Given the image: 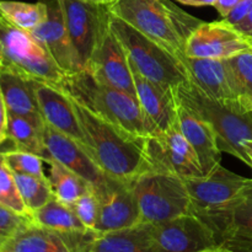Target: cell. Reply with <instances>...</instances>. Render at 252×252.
Masks as SVG:
<instances>
[{"mask_svg":"<svg viewBox=\"0 0 252 252\" xmlns=\"http://www.w3.org/2000/svg\"><path fill=\"white\" fill-rule=\"evenodd\" d=\"M0 206L25 217H31L21 198L14 174L5 164L0 165Z\"/></svg>","mask_w":252,"mask_h":252,"instance_id":"1f68e13d","label":"cell"},{"mask_svg":"<svg viewBox=\"0 0 252 252\" xmlns=\"http://www.w3.org/2000/svg\"><path fill=\"white\" fill-rule=\"evenodd\" d=\"M70 207L79 220L85 225V228L95 231L98 212H100V202H98L95 189H91L90 191L84 193L74 203H71Z\"/></svg>","mask_w":252,"mask_h":252,"instance_id":"d6a6232c","label":"cell"},{"mask_svg":"<svg viewBox=\"0 0 252 252\" xmlns=\"http://www.w3.org/2000/svg\"><path fill=\"white\" fill-rule=\"evenodd\" d=\"M95 192L100 202L96 233L122 230L140 224L139 206L132 181H121L110 177Z\"/></svg>","mask_w":252,"mask_h":252,"instance_id":"4fadbf2b","label":"cell"},{"mask_svg":"<svg viewBox=\"0 0 252 252\" xmlns=\"http://www.w3.org/2000/svg\"><path fill=\"white\" fill-rule=\"evenodd\" d=\"M69 97L73 101L80 121L86 147L90 150L94 160L107 176L121 181H133L140 174L148 171L143 148L144 139L133 137L70 95Z\"/></svg>","mask_w":252,"mask_h":252,"instance_id":"6da1fadb","label":"cell"},{"mask_svg":"<svg viewBox=\"0 0 252 252\" xmlns=\"http://www.w3.org/2000/svg\"><path fill=\"white\" fill-rule=\"evenodd\" d=\"M130 63V61H129ZM135 97L155 133L165 132L176 125V95L144 78L130 63Z\"/></svg>","mask_w":252,"mask_h":252,"instance_id":"44dd1931","label":"cell"},{"mask_svg":"<svg viewBox=\"0 0 252 252\" xmlns=\"http://www.w3.org/2000/svg\"><path fill=\"white\" fill-rule=\"evenodd\" d=\"M251 180L219 165L208 174L189 177L184 181L193 204V213L202 216L230 203Z\"/></svg>","mask_w":252,"mask_h":252,"instance_id":"8fae6325","label":"cell"},{"mask_svg":"<svg viewBox=\"0 0 252 252\" xmlns=\"http://www.w3.org/2000/svg\"><path fill=\"white\" fill-rule=\"evenodd\" d=\"M44 125L43 120H32L9 113L6 140L12 143L14 149L33 153L46 160L47 153L43 144Z\"/></svg>","mask_w":252,"mask_h":252,"instance_id":"d4e9b609","label":"cell"},{"mask_svg":"<svg viewBox=\"0 0 252 252\" xmlns=\"http://www.w3.org/2000/svg\"><path fill=\"white\" fill-rule=\"evenodd\" d=\"M33 88L44 123L86 145L80 121L68 94L59 86L43 81L33 80Z\"/></svg>","mask_w":252,"mask_h":252,"instance_id":"d6986e66","label":"cell"},{"mask_svg":"<svg viewBox=\"0 0 252 252\" xmlns=\"http://www.w3.org/2000/svg\"><path fill=\"white\" fill-rule=\"evenodd\" d=\"M0 12L15 26L30 32L47 19L48 7L44 0L37 2L0 0Z\"/></svg>","mask_w":252,"mask_h":252,"instance_id":"83f0119b","label":"cell"},{"mask_svg":"<svg viewBox=\"0 0 252 252\" xmlns=\"http://www.w3.org/2000/svg\"><path fill=\"white\" fill-rule=\"evenodd\" d=\"M252 49V41L228 22H202L187 38L185 57L187 58L229 59L241 52Z\"/></svg>","mask_w":252,"mask_h":252,"instance_id":"7c38bea8","label":"cell"},{"mask_svg":"<svg viewBox=\"0 0 252 252\" xmlns=\"http://www.w3.org/2000/svg\"><path fill=\"white\" fill-rule=\"evenodd\" d=\"M30 221H32L31 217L21 216L6 207L0 206V249Z\"/></svg>","mask_w":252,"mask_h":252,"instance_id":"836d02e7","label":"cell"},{"mask_svg":"<svg viewBox=\"0 0 252 252\" xmlns=\"http://www.w3.org/2000/svg\"><path fill=\"white\" fill-rule=\"evenodd\" d=\"M14 177L30 214L43 207L53 197L48 177H36L22 174H14Z\"/></svg>","mask_w":252,"mask_h":252,"instance_id":"f1b7e54d","label":"cell"},{"mask_svg":"<svg viewBox=\"0 0 252 252\" xmlns=\"http://www.w3.org/2000/svg\"><path fill=\"white\" fill-rule=\"evenodd\" d=\"M176 94L186 105L208 121L218 137L221 152L238 158L251 167L245 150L246 140H252V118L236 105H226L209 97L191 79L176 89Z\"/></svg>","mask_w":252,"mask_h":252,"instance_id":"277c9868","label":"cell"},{"mask_svg":"<svg viewBox=\"0 0 252 252\" xmlns=\"http://www.w3.org/2000/svg\"><path fill=\"white\" fill-rule=\"evenodd\" d=\"M0 52L5 66L32 80L61 86L68 75L29 31L15 26L1 12Z\"/></svg>","mask_w":252,"mask_h":252,"instance_id":"52a82bcc","label":"cell"},{"mask_svg":"<svg viewBox=\"0 0 252 252\" xmlns=\"http://www.w3.org/2000/svg\"><path fill=\"white\" fill-rule=\"evenodd\" d=\"M4 153V162L14 174L30 175L36 177H47L44 174V159L33 153L19 149H10Z\"/></svg>","mask_w":252,"mask_h":252,"instance_id":"4dcf8cb0","label":"cell"},{"mask_svg":"<svg viewBox=\"0 0 252 252\" xmlns=\"http://www.w3.org/2000/svg\"><path fill=\"white\" fill-rule=\"evenodd\" d=\"M98 83L135 96L129 58L120 39L108 26L84 69Z\"/></svg>","mask_w":252,"mask_h":252,"instance_id":"5bb4252c","label":"cell"},{"mask_svg":"<svg viewBox=\"0 0 252 252\" xmlns=\"http://www.w3.org/2000/svg\"><path fill=\"white\" fill-rule=\"evenodd\" d=\"M43 144L47 153L46 160L53 159L61 162L86 180L94 189L102 187L110 179V176H107L94 160L90 150L85 144L64 133L58 132L48 125H44Z\"/></svg>","mask_w":252,"mask_h":252,"instance_id":"9a60e30c","label":"cell"},{"mask_svg":"<svg viewBox=\"0 0 252 252\" xmlns=\"http://www.w3.org/2000/svg\"><path fill=\"white\" fill-rule=\"evenodd\" d=\"M46 162L49 165L47 177L51 184L53 197L63 203L70 206L79 197L94 189L86 180L62 165L61 162L53 159H47Z\"/></svg>","mask_w":252,"mask_h":252,"instance_id":"4316f807","label":"cell"},{"mask_svg":"<svg viewBox=\"0 0 252 252\" xmlns=\"http://www.w3.org/2000/svg\"><path fill=\"white\" fill-rule=\"evenodd\" d=\"M140 212V224H159L193 213V204L182 177L145 171L132 181Z\"/></svg>","mask_w":252,"mask_h":252,"instance_id":"8992f818","label":"cell"},{"mask_svg":"<svg viewBox=\"0 0 252 252\" xmlns=\"http://www.w3.org/2000/svg\"><path fill=\"white\" fill-rule=\"evenodd\" d=\"M149 231L154 252H197L219 245L211 225L194 213L153 224Z\"/></svg>","mask_w":252,"mask_h":252,"instance_id":"30bf717a","label":"cell"},{"mask_svg":"<svg viewBox=\"0 0 252 252\" xmlns=\"http://www.w3.org/2000/svg\"><path fill=\"white\" fill-rule=\"evenodd\" d=\"M7 121H9V111H7L4 97L0 91V145L6 140Z\"/></svg>","mask_w":252,"mask_h":252,"instance_id":"d590c367","label":"cell"},{"mask_svg":"<svg viewBox=\"0 0 252 252\" xmlns=\"http://www.w3.org/2000/svg\"><path fill=\"white\" fill-rule=\"evenodd\" d=\"M231 252H252V243L248 244H239V245L229 248Z\"/></svg>","mask_w":252,"mask_h":252,"instance_id":"ab89813d","label":"cell"},{"mask_svg":"<svg viewBox=\"0 0 252 252\" xmlns=\"http://www.w3.org/2000/svg\"><path fill=\"white\" fill-rule=\"evenodd\" d=\"M31 218L38 225L63 235L89 230L79 220L71 207L61 202L56 197H52L43 207L33 212Z\"/></svg>","mask_w":252,"mask_h":252,"instance_id":"484cf974","label":"cell"},{"mask_svg":"<svg viewBox=\"0 0 252 252\" xmlns=\"http://www.w3.org/2000/svg\"><path fill=\"white\" fill-rule=\"evenodd\" d=\"M197 252H231V250L224 245H218V246H214V248L206 249V250L197 251Z\"/></svg>","mask_w":252,"mask_h":252,"instance_id":"60d3db41","label":"cell"},{"mask_svg":"<svg viewBox=\"0 0 252 252\" xmlns=\"http://www.w3.org/2000/svg\"><path fill=\"white\" fill-rule=\"evenodd\" d=\"M176 123L191 147L193 148L203 175L213 171L221 165V149L218 137L208 121L192 110L177 96L176 90Z\"/></svg>","mask_w":252,"mask_h":252,"instance_id":"ac0fdd59","label":"cell"},{"mask_svg":"<svg viewBox=\"0 0 252 252\" xmlns=\"http://www.w3.org/2000/svg\"><path fill=\"white\" fill-rule=\"evenodd\" d=\"M238 91L239 102L248 112L252 108V49L228 59Z\"/></svg>","mask_w":252,"mask_h":252,"instance_id":"f546056e","label":"cell"},{"mask_svg":"<svg viewBox=\"0 0 252 252\" xmlns=\"http://www.w3.org/2000/svg\"><path fill=\"white\" fill-rule=\"evenodd\" d=\"M64 24L84 69L103 33L110 26L108 5L93 4L84 0H57Z\"/></svg>","mask_w":252,"mask_h":252,"instance_id":"9c48e42d","label":"cell"},{"mask_svg":"<svg viewBox=\"0 0 252 252\" xmlns=\"http://www.w3.org/2000/svg\"><path fill=\"white\" fill-rule=\"evenodd\" d=\"M245 150L248 153L249 158L251 160V169H252V140H246L245 142Z\"/></svg>","mask_w":252,"mask_h":252,"instance_id":"b9f144b4","label":"cell"},{"mask_svg":"<svg viewBox=\"0 0 252 252\" xmlns=\"http://www.w3.org/2000/svg\"><path fill=\"white\" fill-rule=\"evenodd\" d=\"M0 252H73V249L65 236L32 220L20 229Z\"/></svg>","mask_w":252,"mask_h":252,"instance_id":"cb8c5ba5","label":"cell"},{"mask_svg":"<svg viewBox=\"0 0 252 252\" xmlns=\"http://www.w3.org/2000/svg\"><path fill=\"white\" fill-rule=\"evenodd\" d=\"M108 10L179 59L185 58L189 34L203 22L171 0H115Z\"/></svg>","mask_w":252,"mask_h":252,"instance_id":"7a4b0ae2","label":"cell"},{"mask_svg":"<svg viewBox=\"0 0 252 252\" xmlns=\"http://www.w3.org/2000/svg\"><path fill=\"white\" fill-rule=\"evenodd\" d=\"M248 113H249V116H250V117L252 118V108H251V110L248 111Z\"/></svg>","mask_w":252,"mask_h":252,"instance_id":"bcb514c9","label":"cell"},{"mask_svg":"<svg viewBox=\"0 0 252 252\" xmlns=\"http://www.w3.org/2000/svg\"><path fill=\"white\" fill-rule=\"evenodd\" d=\"M231 26H233V25H231ZM234 27H235V30H238L241 34H244V36L248 37L249 39L252 41V10L250 11V14H249L243 21L234 25Z\"/></svg>","mask_w":252,"mask_h":252,"instance_id":"74e56055","label":"cell"},{"mask_svg":"<svg viewBox=\"0 0 252 252\" xmlns=\"http://www.w3.org/2000/svg\"><path fill=\"white\" fill-rule=\"evenodd\" d=\"M148 171L176 175L182 179L203 175L193 148L185 138L177 123L165 132L144 139Z\"/></svg>","mask_w":252,"mask_h":252,"instance_id":"ba28073f","label":"cell"},{"mask_svg":"<svg viewBox=\"0 0 252 252\" xmlns=\"http://www.w3.org/2000/svg\"><path fill=\"white\" fill-rule=\"evenodd\" d=\"M182 61L186 66L189 79L209 97L218 102L241 107L228 59L185 57Z\"/></svg>","mask_w":252,"mask_h":252,"instance_id":"ffe728a7","label":"cell"},{"mask_svg":"<svg viewBox=\"0 0 252 252\" xmlns=\"http://www.w3.org/2000/svg\"><path fill=\"white\" fill-rule=\"evenodd\" d=\"M59 88L133 137L145 139L155 134L134 95L98 83L86 70L68 74Z\"/></svg>","mask_w":252,"mask_h":252,"instance_id":"3957f363","label":"cell"},{"mask_svg":"<svg viewBox=\"0 0 252 252\" xmlns=\"http://www.w3.org/2000/svg\"><path fill=\"white\" fill-rule=\"evenodd\" d=\"M80 252H154L149 225L138 224L122 230L91 231Z\"/></svg>","mask_w":252,"mask_h":252,"instance_id":"7402d4cb","label":"cell"},{"mask_svg":"<svg viewBox=\"0 0 252 252\" xmlns=\"http://www.w3.org/2000/svg\"><path fill=\"white\" fill-rule=\"evenodd\" d=\"M240 1H243V0H217L213 7H216L218 14L224 19Z\"/></svg>","mask_w":252,"mask_h":252,"instance_id":"8d00e7d4","label":"cell"},{"mask_svg":"<svg viewBox=\"0 0 252 252\" xmlns=\"http://www.w3.org/2000/svg\"><path fill=\"white\" fill-rule=\"evenodd\" d=\"M48 7L47 19L30 31L37 42L47 51L54 63L65 74L84 70L73 41L64 24L63 15L57 0H44Z\"/></svg>","mask_w":252,"mask_h":252,"instance_id":"e0dca14e","label":"cell"},{"mask_svg":"<svg viewBox=\"0 0 252 252\" xmlns=\"http://www.w3.org/2000/svg\"><path fill=\"white\" fill-rule=\"evenodd\" d=\"M0 91L10 115L43 120L34 95L32 79L2 65L0 68Z\"/></svg>","mask_w":252,"mask_h":252,"instance_id":"603a6c76","label":"cell"},{"mask_svg":"<svg viewBox=\"0 0 252 252\" xmlns=\"http://www.w3.org/2000/svg\"><path fill=\"white\" fill-rule=\"evenodd\" d=\"M252 10V0H243V1L239 2L225 17H224V21L228 22L229 25H236L240 21H243Z\"/></svg>","mask_w":252,"mask_h":252,"instance_id":"e575fe53","label":"cell"},{"mask_svg":"<svg viewBox=\"0 0 252 252\" xmlns=\"http://www.w3.org/2000/svg\"><path fill=\"white\" fill-rule=\"evenodd\" d=\"M2 164H5V162H4V153L0 150V165H2Z\"/></svg>","mask_w":252,"mask_h":252,"instance_id":"ee69618b","label":"cell"},{"mask_svg":"<svg viewBox=\"0 0 252 252\" xmlns=\"http://www.w3.org/2000/svg\"><path fill=\"white\" fill-rule=\"evenodd\" d=\"M199 217L213 229L219 245L252 243V180L230 203Z\"/></svg>","mask_w":252,"mask_h":252,"instance_id":"2e32d148","label":"cell"},{"mask_svg":"<svg viewBox=\"0 0 252 252\" xmlns=\"http://www.w3.org/2000/svg\"><path fill=\"white\" fill-rule=\"evenodd\" d=\"M110 29L125 47L132 65L144 78L166 90L189 79L184 61L111 14Z\"/></svg>","mask_w":252,"mask_h":252,"instance_id":"5b68a950","label":"cell"},{"mask_svg":"<svg viewBox=\"0 0 252 252\" xmlns=\"http://www.w3.org/2000/svg\"><path fill=\"white\" fill-rule=\"evenodd\" d=\"M84 1L93 2V4H100V5H110L112 4L115 0H84Z\"/></svg>","mask_w":252,"mask_h":252,"instance_id":"7bdbcfd3","label":"cell"},{"mask_svg":"<svg viewBox=\"0 0 252 252\" xmlns=\"http://www.w3.org/2000/svg\"><path fill=\"white\" fill-rule=\"evenodd\" d=\"M176 1L187 6H214L217 0H176Z\"/></svg>","mask_w":252,"mask_h":252,"instance_id":"f35d334b","label":"cell"},{"mask_svg":"<svg viewBox=\"0 0 252 252\" xmlns=\"http://www.w3.org/2000/svg\"><path fill=\"white\" fill-rule=\"evenodd\" d=\"M4 65V61H2V56H1V52H0V68Z\"/></svg>","mask_w":252,"mask_h":252,"instance_id":"f6af8a7d","label":"cell"}]
</instances>
